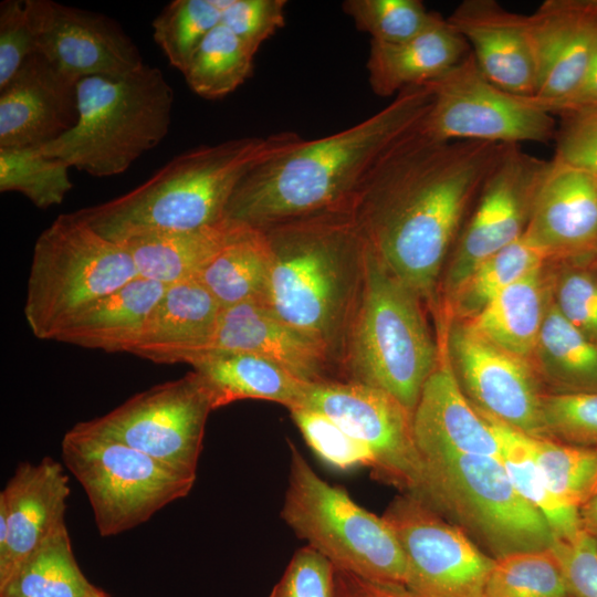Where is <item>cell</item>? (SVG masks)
I'll list each match as a JSON object with an SVG mask.
<instances>
[{
	"instance_id": "obj_5",
	"label": "cell",
	"mask_w": 597,
	"mask_h": 597,
	"mask_svg": "<svg viewBox=\"0 0 597 597\" xmlns=\"http://www.w3.org/2000/svg\"><path fill=\"white\" fill-rule=\"evenodd\" d=\"M77 98L75 127L39 149L94 177L124 172L166 137L171 124L174 91L158 67L145 63L78 80Z\"/></svg>"
},
{
	"instance_id": "obj_14",
	"label": "cell",
	"mask_w": 597,
	"mask_h": 597,
	"mask_svg": "<svg viewBox=\"0 0 597 597\" xmlns=\"http://www.w3.org/2000/svg\"><path fill=\"white\" fill-rule=\"evenodd\" d=\"M383 517L404 552L406 587L417 597H483L494 558L462 528L404 493L390 502Z\"/></svg>"
},
{
	"instance_id": "obj_45",
	"label": "cell",
	"mask_w": 597,
	"mask_h": 597,
	"mask_svg": "<svg viewBox=\"0 0 597 597\" xmlns=\"http://www.w3.org/2000/svg\"><path fill=\"white\" fill-rule=\"evenodd\" d=\"M553 159L597 178V106L565 112Z\"/></svg>"
},
{
	"instance_id": "obj_53",
	"label": "cell",
	"mask_w": 597,
	"mask_h": 597,
	"mask_svg": "<svg viewBox=\"0 0 597 597\" xmlns=\"http://www.w3.org/2000/svg\"><path fill=\"white\" fill-rule=\"evenodd\" d=\"M87 597H109V596L106 593H104L102 589L96 588V590Z\"/></svg>"
},
{
	"instance_id": "obj_22",
	"label": "cell",
	"mask_w": 597,
	"mask_h": 597,
	"mask_svg": "<svg viewBox=\"0 0 597 597\" xmlns=\"http://www.w3.org/2000/svg\"><path fill=\"white\" fill-rule=\"evenodd\" d=\"M447 19L488 80L511 94L534 96L537 72L526 14L509 11L495 0H464Z\"/></svg>"
},
{
	"instance_id": "obj_31",
	"label": "cell",
	"mask_w": 597,
	"mask_h": 597,
	"mask_svg": "<svg viewBox=\"0 0 597 597\" xmlns=\"http://www.w3.org/2000/svg\"><path fill=\"white\" fill-rule=\"evenodd\" d=\"M272 258V245L266 232L238 223L231 239L197 281L222 308L248 302L263 304Z\"/></svg>"
},
{
	"instance_id": "obj_52",
	"label": "cell",
	"mask_w": 597,
	"mask_h": 597,
	"mask_svg": "<svg viewBox=\"0 0 597 597\" xmlns=\"http://www.w3.org/2000/svg\"><path fill=\"white\" fill-rule=\"evenodd\" d=\"M580 530L597 546V495L578 509Z\"/></svg>"
},
{
	"instance_id": "obj_7",
	"label": "cell",
	"mask_w": 597,
	"mask_h": 597,
	"mask_svg": "<svg viewBox=\"0 0 597 597\" xmlns=\"http://www.w3.org/2000/svg\"><path fill=\"white\" fill-rule=\"evenodd\" d=\"M138 277L129 253L64 213L38 237L29 271L24 316L39 339L54 341L75 316Z\"/></svg>"
},
{
	"instance_id": "obj_34",
	"label": "cell",
	"mask_w": 597,
	"mask_h": 597,
	"mask_svg": "<svg viewBox=\"0 0 597 597\" xmlns=\"http://www.w3.org/2000/svg\"><path fill=\"white\" fill-rule=\"evenodd\" d=\"M96 588L78 567L65 524L28 557L0 597H87Z\"/></svg>"
},
{
	"instance_id": "obj_39",
	"label": "cell",
	"mask_w": 597,
	"mask_h": 597,
	"mask_svg": "<svg viewBox=\"0 0 597 597\" xmlns=\"http://www.w3.org/2000/svg\"><path fill=\"white\" fill-rule=\"evenodd\" d=\"M223 0H174L154 19L153 36L181 73L203 39L221 23Z\"/></svg>"
},
{
	"instance_id": "obj_49",
	"label": "cell",
	"mask_w": 597,
	"mask_h": 597,
	"mask_svg": "<svg viewBox=\"0 0 597 597\" xmlns=\"http://www.w3.org/2000/svg\"><path fill=\"white\" fill-rule=\"evenodd\" d=\"M574 597H597V546L580 531L570 540H557L551 546Z\"/></svg>"
},
{
	"instance_id": "obj_27",
	"label": "cell",
	"mask_w": 597,
	"mask_h": 597,
	"mask_svg": "<svg viewBox=\"0 0 597 597\" xmlns=\"http://www.w3.org/2000/svg\"><path fill=\"white\" fill-rule=\"evenodd\" d=\"M189 365L206 386L213 410L243 399L273 401L291 409L303 405L312 384L250 353L209 349Z\"/></svg>"
},
{
	"instance_id": "obj_15",
	"label": "cell",
	"mask_w": 597,
	"mask_h": 597,
	"mask_svg": "<svg viewBox=\"0 0 597 597\" xmlns=\"http://www.w3.org/2000/svg\"><path fill=\"white\" fill-rule=\"evenodd\" d=\"M548 165L519 145L503 147L455 242L446 279L449 294L480 263L524 234Z\"/></svg>"
},
{
	"instance_id": "obj_46",
	"label": "cell",
	"mask_w": 597,
	"mask_h": 597,
	"mask_svg": "<svg viewBox=\"0 0 597 597\" xmlns=\"http://www.w3.org/2000/svg\"><path fill=\"white\" fill-rule=\"evenodd\" d=\"M336 568L306 545L297 549L269 597H336Z\"/></svg>"
},
{
	"instance_id": "obj_18",
	"label": "cell",
	"mask_w": 597,
	"mask_h": 597,
	"mask_svg": "<svg viewBox=\"0 0 597 597\" xmlns=\"http://www.w3.org/2000/svg\"><path fill=\"white\" fill-rule=\"evenodd\" d=\"M69 476L51 457L21 462L0 492V590L28 557L65 525Z\"/></svg>"
},
{
	"instance_id": "obj_17",
	"label": "cell",
	"mask_w": 597,
	"mask_h": 597,
	"mask_svg": "<svg viewBox=\"0 0 597 597\" xmlns=\"http://www.w3.org/2000/svg\"><path fill=\"white\" fill-rule=\"evenodd\" d=\"M35 53L77 81L144 64L138 48L108 17L52 0H25Z\"/></svg>"
},
{
	"instance_id": "obj_47",
	"label": "cell",
	"mask_w": 597,
	"mask_h": 597,
	"mask_svg": "<svg viewBox=\"0 0 597 597\" xmlns=\"http://www.w3.org/2000/svg\"><path fill=\"white\" fill-rule=\"evenodd\" d=\"M284 0H223L221 24L253 53L285 23Z\"/></svg>"
},
{
	"instance_id": "obj_8",
	"label": "cell",
	"mask_w": 597,
	"mask_h": 597,
	"mask_svg": "<svg viewBox=\"0 0 597 597\" xmlns=\"http://www.w3.org/2000/svg\"><path fill=\"white\" fill-rule=\"evenodd\" d=\"M289 444L283 521L337 569L406 586L405 555L386 520L358 505L343 488L320 478L296 447Z\"/></svg>"
},
{
	"instance_id": "obj_20",
	"label": "cell",
	"mask_w": 597,
	"mask_h": 597,
	"mask_svg": "<svg viewBox=\"0 0 597 597\" xmlns=\"http://www.w3.org/2000/svg\"><path fill=\"white\" fill-rule=\"evenodd\" d=\"M524 234L549 263H596L597 178L552 158Z\"/></svg>"
},
{
	"instance_id": "obj_33",
	"label": "cell",
	"mask_w": 597,
	"mask_h": 597,
	"mask_svg": "<svg viewBox=\"0 0 597 597\" xmlns=\"http://www.w3.org/2000/svg\"><path fill=\"white\" fill-rule=\"evenodd\" d=\"M481 415L499 441L500 460L515 490L546 519L555 538L576 536L582 531L578 511L562 505L549 492L533 451L531 436Z\"/></svg>"
},
{
	"instance_id": "obj_9",
	"label": "cell",
	"mask_w": 597,
	"mask_h": 597,
	"mask_svg": "<svg viewBox=\"0 0 597 597\" xmlns=\"http://www.w3.org/2000/svg\"><path fill=\"white\" fill-rule=\"evenodd\" d=\"M422 461V502L493 558L552 546L555 537L546 519L515 490L500 458L446 454Z\"/></svg>"
},
{
	"instance_id": "obj_23",
	"label": "cell",
	"mask_w": 597,
	"mask_h": 597,
	"mask_svg": "<svg viewBox=\"0 0 597 597\" xmlns=\"http://www.w3.org/2000/svg\"><path fill=\"white\" fill-rule=\"evenodd\" d=\"M412 429L422 459L446 454L500 458L490 423L462 392L444 352L423 385Z\"/></svg>"
},
{
	"instance_id": "obj_26",
	"label": "cell",
	"mask_w": 597,
	"mask_h": 597,
	"mask_svg": "<svg viewBox=\"0 0 597 597\" xmlns=\"http://www.w3.org/2000/svg\"><path fill=\"white\" fill-rule=\"evenodd\" d=\"M470 51L463 36L439 14L428 29L405 42L370 41L368 81L376 95H397L405 88L439 78Z\"/></svg>"
},
{
	"instance_id": "obj_40",
	"label": "cell",
	"mask_w": 597,
	"mask_h": 597,
	"mask_svg": "<svg viewBox=\"0 0 597 597\" xmlns=\"http://www.w3.org/2000/svg\"><path fill=\"white\" fill-rule=\"evenodd\" d=\"M70 167L39 148L0 149V191H17L35 207L60 205L72 189Z\"/></svg>"
},
{
	"instance_id": "obj_28",
	"label": "cell",
	"mask_w": 597,
	"mask_h": 597,
	"mask_svg": "<svg viewBox=\"0 0 597 597\" xmlns=\"http://www.w3.org/2000/svg\"><path fill=\"white\" fill-rule=\"evenodd\" d=\"M166 287L138 276L81 312L54 341L106 353H132Z\"/></svg>"
},
{
	"instance_id": "obj_2",
	"label": "cell",
	"mask_w": 597,
	"mask_h": 597,
	"mask_svg": "<svg viewBox=\"0 0 597 597\" xmlns=\"http://www.w3.org/2000/svg\"><path fill=\"white\" fill-rule=\"evenodd\" d=\"M431 102L428 84L411 86L346 129L303 139L247 174L235 187L224 218L265 229L344 207L380 156L419 124Z\"/></svg>"
},
{
	"instance_id": "obj_21",
	"label": "cell",
	"mask_w": 597,
	"mask_h": 597,
	"mask_svg": "<svg viewBox=\"0 0 597 597\" xmlns=\"http://www.w3.org/2000/svg\"><path fill=\"white\" fill-rule=\"evenodd\" d=\"M542 107L566 98L597 45V0H545L527 14Z\"/></svg>"
},
{
	"instance_id": "obj_37",
	"label": "cell",
	"mask_w": 597,
	"mask_h": 597,
	"mask_svg": "<svg viewBox=\"0 0 597 597\" xmlns=\"http://www.w3.org/2000/svg\"><path fill=\"white\" fill-rule=\"evenodd\" d=\"M483 597H574L552 548L494 558Z\"/></svg>"
},
{
	"instance_id": "obj_38",
	"label": "cell",
	"mask_w": 597,
	"mask_h": 597,
	"mask_svg": "<svg viewBox=\"0 0 597 597\" xmlns=\"http://www.w3.org/2000/svg\"><path fill=\"white\" fill-rule=\"evenodd\" d=\"M546 485L564 506L577 510L597 495V448L531 437Z\"/></svg>"
},
{
	"instance_id": "obj_41",
	"label": "cell",
	"mask_w": 597,
	"mask_h": 597,
	"mask_svg": "<svg viewBox=\"0 0 597 597\" xmlns=\"http://www.w3.org/2000/svg\"><path fill=\"white\" fill-rule=\"evenodd\" d=\"M342 8L358 30L381 43L405 42L428 29L439 17L419 0H346Z\"/></svg>"
},
{
	"instance_id": "obj_51",
	"label": "cell",
	"mask_w": 597,
	"mask_h": 597,
	"mask_svg": "<svg viewBox=\"0 0 597 597\" xmlns=\"http://www.w3.org/2000/svg\"><path fill=\"white\" fill-rule=\"evenodd\" d=\"M597 106V45L577 87L564 100L543 107L552 115Z\"/></svg>"
},
{
	"instance_id": "obj_1",
	"label": "cell",
	"mask_w": 597,
	"mask_h": 597,
	"mask_svg": "<svg viewBox=\"0 0 597 597\" xmlns=\"http://www.w3.org/2000/svg\"><path fill=\"white\" fill-rule=\"evenodd\" d=\"M417 126L380 156L345 209L387 269L420 298H431L468 209L505 145L439 142Z\"/></svg>"
},
{
	"instance_id": "obj_30",
	"label": "cell",
	"mask_w": 597,
	"mask_h": 597,
	"mask_svg": "<svg viewBox=\"0 0 597 597\" xmlns=\"http://www.w3.org/2000/svg\"><path fill=\"white\" fill-rule=\"evenodd\" d=\"M547 264L504 289L474 316L460 321L495 346L530 362L551 298Z\"/></svg>"
},
{
	"instance_id": "obj_6",
	"label": "cell",
	"mask_w": 597,
	"mask_h": 597,
	"mask_svg": "<svg viewBox=\"0 0 597 597\" xmlns=\"http://www.w3.org/2000/svg\"><path fill=\"white\" fill-rule=\"evenodd\" d=\"M363 245L360 291L347 332L352 381L387 392L412 413L441 354L421 298Z\"/></svg>"
},
{
	"instance_id": "obj_44",
	"label": "cell",
	"mask_w": 597,
	"mask_h": 597,
	"mask_svg": "<svg viewBox=\"0 0 597 597\" xmlns=\"http://www.w3.org/2000/svg\"><path fill=\"white\" fill-rule=\"evenodd\" d=\"M308 447L326 463L339 470L370 469L368 448L350 437L324 413L304 406L289 409Z\"/></svg>"
},
{
	"instance_id": "obj_36",
	"label": "cell",
	"mask_w": 597,
	"mask_h": 597,
	"mask_svg": "<svg viewBox=\"0 0 597 597\" xmlns=\"http://www.w3.org/2000/svg\"><path fill=\"white\" fill-rule=\"evenodd\" d=\"M254 55L220 23L203 39L182 74L191 91L200 97L221 98L251 75Z\"/></svg>"
},
{
	"instance_id": "obj_10",
	"label": "cell",
	"mask_w": 597,
	"mask_h": 597,
	"mask_svg": "<svg viewBox=\"0 0 597 597\" xmlns=\"http://www.w3.org/2000/svg\"><path fill=\"white\" fill-rule=\"evenodd\" d=\"M61 453L64 467L86 493L103 537L146 523L187 496L197 478L97 430L90 421L65 432Z\"/></svg>"
},
{
	"instance_id": "obj_43",
	"label": "cell",
	"mask_w": 597,
	"mask_h": 597,
	"mask_svg": "<svg viewBox=\"0 0 597 597\" xmlns=\"http://www.w3.org/2000/svg\"><path fill=\"white\" fill-rule=\"evenodd\" d=\"M544 439L597 448V392H545L541 404Z\"/></svg>"
},
{
	"instance_id": "obj_50",
	"label": "cell",
	"mask_w": 597,
	"mask_h": 597,
	"mask_svg": "<svg viewBox=\"0 0 597 597\" xmlns=\"http://www.w3.org/2000/svg\"><path fill=\"white\" fill-rule=\"evenodd\" d=\"M336 589V597H417L405 585L369 580L337 568Z\"/></svg>"
},
{
	"instance_id": "obj_32",
	"label": "cell",
	"mask_w": 597,
	"mask_h": 597,
	"mask_svg": "<svg viewBox=\"0 0 597 597\" xmlns=\"http://www.w3.org/2000/svg\"><path fill=\"white\" fill-rule=\"evenodd\" d=\"M530 362L547 392H597V345L561 314L552 292Z\"/></svg>"
},
{
	"instance_id": "obj_12",
	"label": "cell",
	"mask_w": 597,
	"mask_h": 597,
	"mask_svg": "<svg viewBox=\"0 0 597 597\" xmlns=\"http://www.w3.org/2000/svg\"><path fill=\"white\" fill-rule=\"evenodd\" d=\"M302 406L324 413L366 446L375 479L423 500L425 464L413 436L412 413L394 397L352 380H324L310 385Z\"/></svg>"
},
{
	"instance_id": "obj_35",
	"label": "cell",
	"mask_w": 597,
	"mask_h": 597,
	"mask_svg": "<svg viewBox=\"0 0 597 597\" xmlns=\"http://www.w3.org/2000/svg\"><path fill=\"white\" fill-rule=\"evenodd\" d=\"M547 263L544 251L523 234L480 263L449 294L454 315L459 320L474 316L504 289Z\"/></svg>"
},
{
	"instance_id": "obj_3",
	"label": "cell",
	"mask_w": 597,
	"mask_h": 597,
	"mask_svg": "<svg viewBox=\"0 0 597 597\" xmlns=\"http://www.w3.org/2000/svg\"><path fill=\"white\" fill-rule=\"evenodd\" d=\"M302 140L294 132H281L201 145L177 155L135 189L75 214L116 243L213 224L224 219L247 174Z\"/></svg>"
},
{
	"instance_id": "obj_48",
	"label": "cell",
	"mask_w": 597,
	"mask_h": 597,
	"mask_svg": "<svg viewBox=\"0 0 597 597\" xmlns=\"http://www.w3.org/2000/svg\"><path fill=\"white\" fill-rule=\"evenodd\" d=\"M35 53L27 1L4 0L0 3V88Z\"/></svg>"
},
{
	"instance_id": "obj_11",
	"label": "cell",
	"mask_w": 597,
	"mask_h": 597,
	"mask_svg": "<svg viewBox=\"0 0 597 597\" xmlns=\"http://www.w3.org/2000/svg\"><path fill=\"white\" fill-rule=\"evenodd\" d=\"M428 85L432 102L417 129L431 139L519 145L547 143L555 137L554 115L532 97L494 85L481 72L471 51Z\"/></svg>"
},
{
	"instance_id": "obj_4",
	"label": "cell",
	"mask_w": 597,
	"mask_h": 597,
	"mask_svg": "<svg viewBox=\"0 0 597 597\" xmlns=\"http://www.w3.org/2000/svg\"><path fill=\"white\" fill-rule=\"evenodd\" d=\"M272 266L263 305L331 350L346 335L358 300L364 245L344 208L263 229Z\"/></svg>"
},
{
	"instance_id": "obj_13",
	"label": "cell",
	"mask_w": 597,
	"mask_h": 597,
	"mask_svg": "<svg viewBox=\"0 0 597 597\" xmlns=\"http://www.w3.org/2000/svg\"><path fill=\"white\" fill-rule=\"evenodd\" d=\"M212 410L206 386L190 371L140 391L88 421L121 442L197 476L205 428Z\"/></svg>"
},
{
	"instance_id": "obj_24",
	"label": "cell",
	"mask_w": 597,
	"mask_h": 597,
	"mask_svg": "<svg viewBox=\"0 0 597 597\" xmlns=\"http://www.w3.org/2000/svg\"><path fill=\"white\" fill-rule=\"evenodd\" d=\"M210 349L261 356L308 383L326 380L324 370L332 353L321 341L253 302L222 308Z\"/></svg>"
},
{
	"instance_id": "obj_29",
	"label": "cell",
	"mask_w": 597,
	"mask_h": 597,
	"mask_svg": "<svg viewBox=\"0 0 597 597\" xmlns=\"http://www.w3.org/2000/svg\"><path fill=\"white\" fill-rule=\"evenodd\" d=\"M237 228L238 222L224 218L213 224L147 234L118 244L132 256L138 276L168 286L197 281Z\"/></svg>"
},
{
	"instance_id": "obj_16",
	"label": "cell",
	"mask_w": 597,
	"mask_h": 597,
	"mask_svg": "<svg viewBox=\"0 0 597 597\" xmlns=\"http://www.w3.org/2000/svg\"><path fill=\"white\" fill-rule=\"evenodd\" d=\"M444 353L459 387L479 412L544 439L541 404L546 390L528 360L495 346L460 320L448 329Z\"/></svg>"
},
{
	"instance_id": "obj_25",
	"label": "cell",
	"mask_w": 597,
	"mask_h": 597,
	"mask_svg": "<svg viewBox=\"0 0 597 597\" xmlns=\"http://www.w3.org/2000/svg\"><path fill=\"white\" fill-rule=\"evenodd\" d=\"M222 307L199 281L168 285L133 348L155 364H190L212 346Z\"/></svg>"
},
{
	"instance_id": "obj_19",
	"label": "cell",
	"mask_w": 597,
	"mask_h": 597,
	"mask_svg": "<svg viewBox=\"0 0 597 597\" xmlns=\"http://www.w3.org/2000/svg\"><path fill=\"white\" fill-rule=\"evenodd\" d=\"M77 80L33 53L0 88V149L45 146L78 121Z\"/></svg>"
},
{
	"instance_id": "obj_42",
	"label": "cell",
	"mask_w": 597,
	"mask_h": 597,
	"mask_svg": "<svg viewBox=\"0 0 597 597\" xmlns=\"http://www.w3.org/2000/svg\"><path fill=\"white\" fill-rule=\"evenodd\" d=\"M552 298L561 314L597 345V262L551 263Z\"/></svg>"
}]
</instances>
